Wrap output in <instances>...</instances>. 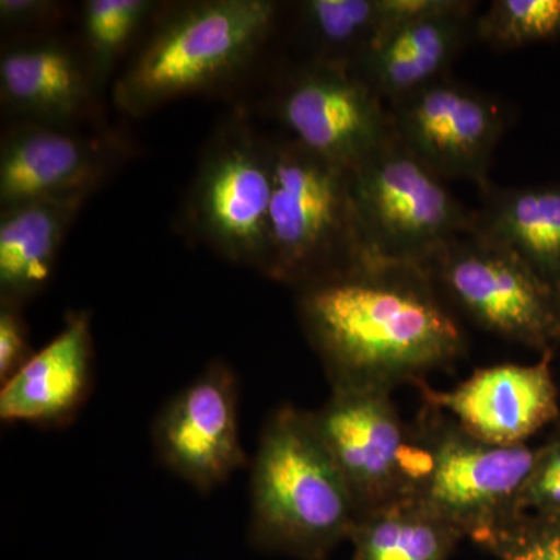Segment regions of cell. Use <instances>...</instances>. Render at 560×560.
Masks as SVG:
<instances>
[{
	"instance_id": "6da1fadb",
	"label": "cell",
	"mask_w": 560,
	"mask_h": 560,
	"mask_svg": "<svg viewBox=\"0 0 560 560\" xmlns=\"http://www.w3.org/2000/svg\"><path fill=\"white\" fill-rule=\"evenodd\" d=\"M296 305L330 388L418 385L466 353L452 305L419 265L371 259L300 287Z\"/></svg>"
},
{
	"instance_id": "7a4b0ae2",
	"label": "cell",
	"mask_w": 560,
	"mask_h": 560,
	"mask_svg": "<svg viewBox=\"0 0 560 560\" xmlns=\"http://www.w3.org/2000/svg\"><path fill=\"white\" fill-rule=\"evenodd\" d=\"M271 0H190L161 7L145 44L116 84V108L142 117L179 98L231 86L270 40Z\"/></svg>"
},
{
	"instance_id": "3957f363",
	"label": "cell",
	"mask_w": 560,
	"mask_h": 560,
	"mask_svg": "<svg viewBox=\"0 0 560 560\" xmlns=\"http://www.w3.org/2000/svg\"><path fill=\"white\" fill-rule=\"evenodd\" d=\"M249 541L296 560H327L349 540L359 511L311 411L280 405L250 464Z\"/></svg>"
},
{
	"instance_id": "277c9868",
	"label": "cell",
	"mask_w": 560,
	"mask_h": 560,
	"mask_svg": "<svg viewBox=\"0 0 560 560\" xmlns=\"http://www.w3.org/2000/svg\"><path fill=\"white\" fill-rule=\"evenodd\" d=\"M275 158L265 278L296 290L378 259L361 230L348 168L290 138L275 140Z\"/></svg>"
},
{
	"instance_id": "5b68a950",
	"label": "cell",
	"mask_w": 560,
	"mask_h": 560,
	"mask_svg": "<svg viewBox=\"0 0 560 560\" xmlns=\"http://www.w3.org/2000/svg\"><path fill=\"white\" fill-rule=\"evenodd\" d=\"M411 441L410 497L458 526L466 539L521 514L518 495L537 447L489 444L425 404L411 423Z\"/></svg>"
},
{
	"instance_id": "8992f818",
	"label": "cell",
	"mask_w": 560,
	"mask_h": 560,
	"mask_svg": "<svg viewBox=\"0 0 560 560\" xmlns=\"http://www.w3.org/2000/svg\"><path fill=\"white\" fill-rule=\"evenodd\" d=\"M275 140L243 114L213 132L186 200V220L224 259L267 275Z\"/></svg>"
},
{
	"instance_id": "52a82bcc",
	"label": "cell",
	"mask_w": 560,
	"mask_h": 560,
	"mask_svg": "<svg viewBox=\"0 0 560 560\" xmlns=\"http://www.w3.org/2000/svg\"><path fill=\"white\" fill-rule=\"evenodd\" d=\"M349 173L361 230L378 259L422 267L445 243L474 231L475 210L396 135Z\"/></svg>"
},
{
	"instance_id": "ba28073f",
	"label": "cell",
	"mask_w": 560,
	"mask_h": 560,
	"mask_svg": "<svg viewBox=\"0 0 560 560\" xmlns=\"http://www.w3.org/2000/svg\"><path fill=\"white\" fill-rule=\"evenodd\" d=\"M422 268L478 327L540 355L560 348V294L501 243L471 231L445 243Z\"/></svg>"
},
{
	"instance_id": "9c48e42d",
	"label": "cell",
	"mask_w": 560,
	"mask_h": 560,
	"mask_svg": "<svg viewBox=\"0 0 560 560\" xmlns=\"http://www.w3.org/2000/svg\"><path fill=\"white\" fill-rule=\"evenodd\" d=\"M393 390L341 386L311 411L320 441L341 471L359 515L408 499L411 492V425Z\"/></svg>"
},
{
	"instance_id": "30bf717a",
	"label": "cell",
	"mask_w": 560,
	"mask_h": 560,
	"mask_svg": "<svg viewBox=\"0 0 560 560\" xmlns=\"http://www.w3.org/2000/svg\"><path fill=\"white\" fill-rule=\"evenodd\" d=\"M276 114L294 142L350 168L393 138L388 106L355 70L308 61L283 84Z\"/></svg>"
},
{
	"instance_id": "8fae6325",
	"label": "cell",
	"mask_w": 560,
	"mask_h": 560,
	"mask_svg": "<svg viewBox=\"0 0 560 560\" xmlns=\"http://www.w3.org/2000/svg\"><path fill=\"white\" fill-rule=\"evenodd\" d=\"M394 135L441 179L489 186L504 117L489 95L451 79L389 103Z\"/></svg>"
},
{
	"instance_id": "7c38bea8",
	"label": "cell",
	"mask_w": 560,
	"mask_h": 560,
	"mask_svg": "<svg viewBox=\"0 0 560 560\" xmlns=\"http://www.w3.org/2000/svg\"><path fill=\"white\" fill-rule=\"evenodd\" d=\"M161 463L202 493L248 466L238 427V382L230 364L210 361L162 408L153 427Z\"/></svg>"
},
{
	"instance_id": "4fadbf2b",
	"label": "cell",
	"mask_w": 560,
	"mask_h": 560,
	"mask_svg": "<svg viewBox=\"0 0 560 560\" xmlns=\"http://www.w3.org/2000/svg\"><path fill=\"white\" fill-rule=\"evenodd\" d=\"M110 132L20 121L0 143V209L70 191H94L130 156Z\"/></svg>"
},
{
	"instance_id": "5bb4252c",
	"label": "cell",
	"mask_w": 560,
	"mask_h": 560,
	"mask_svg": "<svg viewBox=\"0 0 560 560\" xmlns=\"http://www.w3.org/2000/svg\"><path fill=\"white\" fill-rule=\"evenodd\" d=\"M556 352L536 363L480 368L453 389L418 383L423 404L447 412L463 429L489 444L526 445L560 418L559 388L552 374Z\"/></svg>"
},
{
	"instance_id": "9a60e30c",
	"label": "cell",
	"mask_w": 560,
	"mask_h": 560,
	"mask_svg": "<svg viewBox=\"0 0 560 560\" xmlns=\"http://www.w3.org/2000/svg\"><path fill=\"white\" fill-rule=\"evenodd\" d=\"M94 386L88 312H70L60 334L0 388V419L60 429L79 416Z\"/></svg>"
},
{
	"instance_id": "2e32d148",
	"label": "cell",
	"mask_w": 560,
	"mask_h": 560,
	"mask_svg": "<svg viewBox=\"0 0 560 560\" xmlns=\"http://www.w3.org/2000/svg\"><path fill=\"white\" fill-rule=\"evenodd\" d=\"M97 92L83 55L61 40L18 43L0 58V98L21 121L75 128L94 116Z\"/></svg>"
},
{
	"instance_id": "e0dca14e",
	"label": "cell",
	"mask_w": 560,
	"mask_h": 560,
	"mask_svg": "<svg viewBox=\"0 0 560 560\" xmlns=\"http://www.w3.org/2000/svg\"><path fill=\"white\" fill-rule=\"evenodd\" d=\"M475 7L393 28L357 65V73L394 103L445 79V72L474 36Z\"/></svg>"
},
{
	"instance_id": "ac0fdd59",
	"label": "cell",
	"mask_w": 560,
	"mask_h": 560,
	"mask_svg": "<svg viewBox=\"0 0 560 560\" xmlns=\"http://www.w3.org/2000/svg\"><path fill=\"white\" fill-rule=\"evenodd\" d=\"M91 191L0 209V302L24 305L46 289L66 235Z\"/></svg>"
},
{
	"instance_id": "d6986e66",
	"label": "cell",
	"mask_w": 560,
	"mask_h": 560,
	"mask_svg": "<svg viewBox=\"0 0 560 560\" xmlns=\"http://www.w3.org/2000/svg\"><path fill=\"white\" fill-rule=\"evenodd\" d=\"M474 231L501 243L560 294V183L482 190Z\"/></svg>"
},
{
	"instance_id": "ffe728a7",
	"label": "cell",
	"mask_w": 560,
	"mask_h": 560,
	"mask_svg": "<svg viewBox=\"0 0 560 560\" xmlns=\"http://www.w3.org/2000/svg\"><path fill=\"white\" fill-rule=\"evenodd\" d=\"M466 534L418 499L363 512L349 534L352 560H451Z\"/></svg>"
},
{
	"instance_id": "44dd1931",
	"label": "cell",
	"mask_w": 560,
	"mask_h": 560,
	"mask_svg": "<svg viewBox=\"0 0 560 560\" xmlns=\"http://www.w3.org/2000/svg\"><path fill=\"white\" fill-rule=\"evenodd\" d=\"M300 20L315 47L313 60L355 69L381 35V0H305Z\"/></svg>"
},
{
	"instance_id": "7402d4cb",
	"label": "cell",
	"mask_w": 560,
	"mask_h": 560,
	"mask_svg": "<svg viewBox=\"0 0 560 560\" xmlns=\"http://www.w3.org/2000/svg\"><path fill=\"white\" fill-rule=\"evenodd\" d=\"M161 9L154 0H86L81 5V55L95 90H101L117 61L154 20Z\"/></svg>"
},
{
	"instance_id": "603a6c76",
	"label": "cell",
	"mask_w": 560,
	"mask_h": 560,
	"mask_svg": "<svg viewBox=\"0 0 560 560\" xmlns=\"http://www.w3.org/2000/svg\"><path fill=\"white\" fill-rule=\"evenodd\" d=\"M475 38L511 50L560 38V0H495L475 18Z\"/></svg>"
},
{
	"instance_id": "cb8c5ba5",
	"label": "cell",
	"mask_w": 560,
	"mask_h": 560,
	"mask_svg": "<svg viewBox=\"0 0 560 560\" xmlns=\"http://www.w3.org/2000/svg\"><path fill=\"white\" fill-rule=\"evenodd\" d=\"M469 540L497 560H560V517L523 512Z\"/></svg>"
},
{
	"instance_id": "d4e9b609",
	"label": "cell",
	"mask_w": 560,
	"mask_h": 560,
	"mask_svg": "<svg viewBox=\"0 0 560 560\" xmlns=\"http://www.w3.org/2000/svg\"><path fill=\"white\" fill-rule=\"evenodd\" d=\"M518 512L560 517V430L537 447L536 459L517 503Z\"/></svg>"
},
{
	"instance_id": "484cf974",
	"label": "cell",
	"mask_w": 560,
	"mask_h": 560,
	"mask_svg": "<svg viewBox=\"0 0 560 560\" xmlns=\"http://www.w3.org/2000/svg\"><path fill=\"white\" fill-rule=\"evenodd\" d=\"M22 307L0 302V385L9 382L33 357Z\"/></svg>"
},
{
	"instance_id": "4316f807",
	"label": "cell",
	"mask_w": 560,
	"mask_h": 560,
	"mask_svg": "<svg viewBox=\"0 0 560 560\" xmlns=\"http://www.w3.org/2000/svg\"><path fill=\"white\" fill-rule=\"evenodd\" d=\"M65 3L51 0H2L0 24L3 31L35 32L62 20Z\"/></svg>"
},
{
	"instance_id": "83f0119b",
	"label": "cell",
	"mask_w": 560,
	"mask_h": 560,
	"mask_svg": "<svg viewBox=\"0 0 560 560\" xmlns=\"http://www.w3.org/2000/svg\"><path fill=\"white\" fill-rule=\"evenodd\" d=\"M555 427H556V429L560 430V418H559L558 422L555 423Z\"/></svg>"
}]
</instances>
